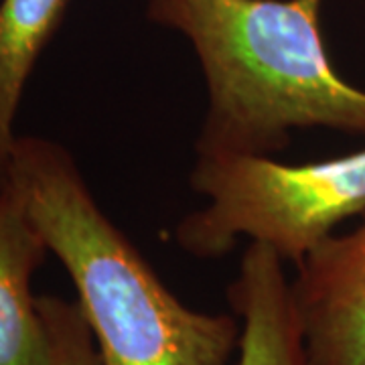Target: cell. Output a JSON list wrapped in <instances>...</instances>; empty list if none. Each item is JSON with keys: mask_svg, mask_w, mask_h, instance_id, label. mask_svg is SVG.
Instances as JSON below:
<instances>
[{"mask_svg": "<svg viewBox=\"0 0 365 365\" xmlns=\"http://www.w3.org/2000/svg\"><path fill=\"white\" fill-rule=\"evenodd\" d=\"M39 311L49 339L47 365H102L96 339L78 300L41 294Z\"/></svg>", "mask_w": 365, "mask_h": 365, "instance_id": "ba28073f", "label": "cell"}, {"mask_svg": "<svg viewBox=\"0 0 365 365\" xmlns=\"http://www.w3.org/2000/svg\"><path fill=\"white\" fill-rule=\"evenodd\" d=\"M227 299L242 323L235 365H311L284 260L248 244Z\"/></svg>", "mask_w": 365, "mask_h": 365, "instance_id": "5b68a950", "label": "cell"}, {"mask_svg": "<svg viewBox=\"0 0 365 365\" xmlns=\"http://www.w3.org/2000/svg\"><path fill=\"white\" fill-rule=\"evenodd\" d=\"M49 248L23 201L0 187V365H47L49 339L33 276Z\"/></svg>", "mask_w": 365, "mask_h": 365, "instance_id": "8992f818", "label": "cell"}, {"mask_svg": "<svg viewBox=\"0 0 365 365\" xmlns=\"http://www.w3.org/2000/svg\"><path fill=\"white\" fill-rule=\"evenodd\" d=\"M69 4L71 0H0V187L19 140L14 122L26 81Z\"/></svg>", "mask_w": 365, "mask_h": 365, "instance_id": "52a82bcc", "label": "cell"}, {"mask_svg": "<svg viewBox=\"0 0 365 365\" xmlns=\"http://www.w3.org/2000/svg\"><path fill=\"white\" fill-rule=\"evenodd\" d=\"M325 0H146L182 35L205 79L195 155H276L297 130L365 138V90L331 61Z\"/></svg>", "mask_w": 365, "mask_h": 365, "instance_id": "6da1fadb", "label": "cell"}, {"mask_svg": "<svg viewBox=\"0 0 365 365\" xmlns=\"http://www.w3.org/2000/svg\"><path fill=\"white\" fill-rule=\"evenodd\" d=\"M311 365H365V215L333 234L290 280Z\"/></svg>", "mask_w": 365, "mask_h": 365, "instance_id": "277c9868", "label": "cell"}, {"mask_svg": "<svg viewBox=\"0 0 365 365\" xmlns=\"http://www.w3.org/2000/svg\"><path fill=\"white\" fill-rule=\"evenodd\" d=\"M189 185L203 205L175 223L177 248L211 260L248 240L299 266L341 223L365 213V148L313 163L195 155Z\"/></svg>", "mask_w": 365, "mask_h": 365, "instance_id": "3957f363", "label": "cell"}, {"mask_svg": "<svg viewBox=\"0 0 365 365\" xmlns=\"http://www.w3.org/2000/svg\"><path fill=\"white\" fill-rule=\"evenodd\" d=\"M78 292L102 365H227L237 314L187 307L98 205L66 146L19 136L6 181Z\"/></svg>", "mask_w": 365, "mask_h": 365, "instance_id": "7a4b0ae2", "label": "cell"}]
</instances>
